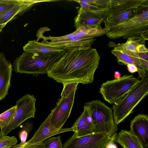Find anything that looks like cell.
Here are the masks:
<instances>
[{"label": "cell", "mask_w": 148, "mask_h": 148, "mask_svg": "<svg viewBox=\"0 0 148 148\" xmlns=\"http://www.w3.org/2000/svg\"><path fill=\"white\" fill-rule=\"evenodd\" d=\"M89 108L92 117L94 133H110L113 135L118 130L113 117L112 109L99 100L85 104Z\"/></svg>", "instance_id": "5"}, {"label": "cell", "mask_w": 148, "mask_h": 148, "mask_svg": "<svg viewBox=\"0 0 148 148\" xmlns=\"http://www.w3.org/2000/svg\"><path fill=\"white\" fill-rule=\"evenodd\" d=\"M148 7V0H110L106 9L107 17L129 10Z\"/></svg>", "instance_id": "14"}, {"label": "cell", "mask_w": 148, "mask_h": 148, "mask_svg": "<svg viewBox=\"0 0 148 148\" xmlns=\"http://www.w3.org/2000/svg\"><path fill=\"white\" fill-rule=\"evenodd\" d=\"M79 83L75 82H71L62 83L63 89L61 93V97L68 96L74 90L77 89Z\"/></svg>", "instance_id": "27"}, {"label": "cell", "mask_w": 148, "mask_h": 148, "mask_svg": "<svg viewBox=\"0 0 148 148\" xmlns=\"http://www.w3.org/2000/svg\"><path fill=\"white\" fill-rule=\"evenodd\" d=\"M146 40L141 37H132L127 38L126 42L122 44H116L114 42H110L108 46L126 53H137L136 47L140 44H144Z\"/></svg>", "instance_id": "22"}, {"label": "cell", "mask_w": 148, "mask_h": 148, "mask_svg": "<svg viewBox=\"0 0 148 148\" xmlns=\"http://www.w3.org/2000/svg\"><path fill=\"white\" fill-rule=\"evenodd\" d=\"M115 142L123 148H145L136 136L126 130H122L117 134Z\"/></svg>", "instance_id": "20"}, {"label": "cell", "mask_w": 148, "mask_h": 148, "mask_svg": "<svg viewBox=\"0 0 148 148\" xmlns=\"http://www.w3.org/2000/svg\"><path fill=\"white\" fill-rule=\"evenodd\" d=\"M100 59L95 49L68 51L47 73V76L60 83H91Z\"/></svg>", "instance_id": "1"}, {"label": "cell", "mask_w": 148, "mask_h": 148, "mask_svg": "<svg viewBox=\"0 0 148 148\" xmlns=\"http://www.w3.org/2000/svg\"><path fill=\"white\" fill-rule=\"evenodd\" d=\"M16 109L15 105L0 114V129L8 125Z\"/></svg>", "instance_id": "24"}, {"label": "cell", "mask_w": 148, "mask_h": 148, "mask_svg": "<svg viewBox=\"0 0 148 148\" xmlns=\"http://www.w3.org/2000/svg\"><path fill=\"white\" fill-rule=\"evenodd\" d=\"M17 141L15 136H9L0 132V148L12 147L16 145Z\"/></svg>", "instance_id": "26"}, {"label": "cell", "mask_w": 148, "mask_h": 148, "mask_svg": "<svg viewBox=\"0 0 148 148\" xmlns=\"http://www.w3.org/2000/svg\"><path fill=\"white\" fill-rule=\"evenodd\" d=\"M109 38L115 39L122 38L141 37L148 39V8H147L136 16L122 23L111 27L106 34Z\"/></svg>", "instance_id": "4"}, {"label": "cell", "mask_w": 148, "mask_h": 148, "mask_svg": "<svg viewBox=\"0 0 148 148\" xmlns=\"http://www.w3.org/2000/svg\"><path fill=\"white\" fill-rule=\"evenodd\" d=\"M111 52L119 64L126 65L131 64L135 65L138 69L139 78H142L147 73L141 64L140 59L137 53H126L115 49L111 50Z\"/></svg>", "instance_id": "18"}, {"label": "cell", "mask_w": 148, "mask_h": 148, "mask_svg": "<svg viewBox=\"0 0 148 148\" xmlns=\"http://www.w3.org/2000/svg\"><path fill=\"white\" fill-rule=\"evenodd\" d=\"M109 29L105 27L97 28L81 26L73 32L75 36H90L96 38L106 35Z\"/></svg>", "instance_id": "23"}, {"label": "cell", "mask_w": 148, "mask_h": 148, "mask_svg": "<svg viewBox=\"0 0 148 148\" xmlns=\"http://www.w3.org/2000/svg\"><path fill=\"white\" fill-rule=\"evenodd\" d=\"M38 35L39 38L43 39L42 42L66 52L74 49L84 50L90 49L96 40L95 38L90 36H75L68 38L66 35L59 37L50 36L46 37L39 33Z\"/></svg>", "instance_id": "8"}, {"label": "cell", "mask_w": 148, "mask_h": 148, "mask_svg": "<svg viewBox=\"0 0 148 148\" xmlns=\"http://www.w3.org/2000/svg\"><path fill=\"white\" fill-rule=\"evenodd\" d=\"M145 8H140L129 10L113 16L107 17L103 21L105 27L109 29L112 26L122 23L135 16L140 11Z\"/></svg>", "instance_id": "21"}, {"label": "cell", "mask_w": 148, "mask_h": 148, "mask_svg": "<svg viewBox=\"0 0 148 148\" xmlns=\"http://www.w3.org/2000/svg\"><path fill=\"white\" fill-rule=\"evenodd\" d=\"M44 148H63V145L59 135L57 137L48 138L42 143Z\"/></svg>", "instance_id": "25"}, {"label": "cell", "mask_w": 148, "mask_h": 148, "mask_svg": "<svg viewBox=\"0 0 148 148\" xmlns=\"http://www.w3.org/2000/svg\"><path fill=\"white\" fill-rule=\"evenodd\" d=\"M23 50L25 52L41 54H48L66 51L63 49L49 46L42 42H38L35 40L28 41L23 47Z\"/></svg>", "instance_id": "19"}, {"label": "cell", "mask_w": 148, "mask_h": 148, "mask_svg": "<svg viewBox=\"0 0 148 148\" xmlns=\"http://www.w3.org/2000/svg\"><path fill=\"white\" fill-rule=\"evenodd\" d=\"M105 148H118V147L117 145L114 142H112L108 144Z\"/></svg>", "instance_id": "32"}, {"label": "cell", "mask_w": 148, "mask_h": 148, "mask_svg": "<svg viewBox=\"0 0 148 148\" xmlns=\"http://www.w3.org/2000/svg\"><path fill=\"white\" fill-rule=\"evenodd\" d=\"M13 66L5 58L4 54L0 53V101L8 94Z\"/></svg>", "instance_id": "17"}, {"label": "cell", "mask_w": 148, "mask_h": 148, "mask_svg": "<svg viewBox=\"0 0 148 148\" xmlns=\"http://www.w3.org/2000/svg\"><path fill=\"white\" fill-rule=\"evenodd\" d=\"M74 90L68 96L61 97L51 110V120L52 124L57 128L60 129L68 119L74 103L76 90Z\"/></svg>", "instance_id": "10"}, {"label": "cell", "mask_w": 148, "mask_h": 148, "mask_svg": "<svg viewBox=\"0 0 148 148\" xmlns=\"http://www.w3.org/2000/svg\"><path fill=\"white\" fill-rule=\"evenodd\" d=\"M27 136V133L25 130L21 131L19 133V137L21 143L17 145H14L10 147L6 148H23L24 145L26 143V141Z\"/></svg>", "instance_id": "29"}, {"label": "cell", "mask_w": 148, "mask_h": 148, "mask_svg": "<svg viewBox=\"0 0 148 148\" xmlns=\"http://www.w3.org/2000/svg\"><path fill=\"white\" fill-rule=\"evenodd\" d=\"M121 74L120 72L117 71H115L114 73V79H117L120 78L121 77Z\"/></svg>", "instance_id": "33"}, {"label": "cell", "mask_w": 148, "mask_h": 148, "mask_svg": "<svg viewBox=\"0 0 148 148\" xmlns=\"http://www.w3.org/2000/svg\"><path fill=\"white\" fill-rule=\"evenodd\" d=\"M127 69L131 73H134L136 72H138V69L134 65L131 64H128L127 65Z\"/></svg>", "instance_id": "30"}, {"label": "cell", "mask_w": 148, "mask_h": 148, "mask_svg": "<svg viewBox=\"0 0 148 148\" xmlns=\"http://www.w3.org/2000/svg\"><path fill=\"white\" fill-rule=\"evenodd\" d=\"M56 1L52 0H18L11 8L0 14V32L10 21L30 9L40 2Z\"/></svg>", "instance_id": "13"}, {"label": "cell", "mask_w": 148, "mask_h": 148, "mask_svg": "<svg viewBox=\"0 0 148 148\" xmlns=\"http://www.w3.org/2000/svg\"><path fill=\"white\" fill-rule=\"evenodd\" d=\"M107 17L106 10L94 11L80 7L74 19L76 29L81 26L101 28V24Z\"/></svg>", "instance_id": "11"}, {"label": "cell", "mask_w": 148, "mask_h": 148, "mask_svg": "<svg viewBox=\"0 0 148 148\" xmlns=\"http://www.w3.org/2000/svg\"><path fill=\"white\" fill-rule=\"evenodd\" d=\"M36 99L33 95L27 94L16 102L14 113L8 125L1 129V132L7 135L26 120L34 118Z\"/></svg>", "instance_id": "7"}, {"label": "cell", "mask_w": 148, "mask_h": 148, "mask_svg": "<svg viewBox=\"0 0 148 148\" xmlns=\"http://www.w3.org/2000/svg\"><path fill=\"white\" fill-rule=\"evenodd\" d=\"M129 131L136 136L145 148L148 147V116L139 114L131 120Z\"/></svg>", "instance_id": "15"}, {"label": "cell", "mask_w": 148, "mask_h": 148, "mask_svg": "<svg viewBox=\"0 0 148 148\" xmlns=\"http://www.w3.org/2000/svg\"><path fill=\"white\" fill-rule=\"evenodd\" d=\"M83 113L72 127L75 137H81L94 134L90 112L88 106L84 104Z\"/></svg>", "instance_id": "16"}, {"label": "cell", "mask_w": 148, "mask_h": 148, "mask_svg": "<svg viewBox=\"0 0 148 148\" xmlns=\"http://www.w3.org/2000/svg\"><path fill=\"white\" fill-rule=\"evenodd\" d=\"M73 131L72 127L59 129L52 123L50 114L41 124L39 128L35 132L33 137L24 145V146L35 144H40L51 136L62 133Z\"/></svg>", "instance_id": "12"}, {"label": "cell", "mask_w": 148, "mask_h": 148, "mask_svg": "<svg viewBox=\"0 0 148 148\" xmlns=\"http://www.w3.org/2000/svg\"><path fill=\"white\" fill-rule=\"evenodd\" d=\"M18 0H0V14L12 7Z\"/></svg>", "instance_id": "28"}, {"label": "cell", "mask_w": 148, "mask_h": 148, "mask_svg": "<svg viewBox=\"0 0 148 148\" xmlns=\"http://www.w3.org/2000/svg\"><path fill=\"white\" fill-rule=\"evenodd\" d=\"M117 134L94 133L81 137L73 136L63 145V148H105L115 143Z\"/></svg>", "instance_id": "9"}, {"label": "cell", "mask_w": 148, "mask_h": 148, "mask_svg": "<svg viewBox=\"0 0 148 148\" xmlns=\"http://www.w3.org/2000/svg\"><path fill=\"white\" fill-rule=\"evenodd\" d=\"M66 53L64 51L41 54L24 52L14 60V69L16 73L31 74L36 76L40 74H47Z\"/></svg>", "instance_id": "2"}, {"label": "cell", "mask_w": 148, "mask_h": 148, "mask_svg": "<svg viewBox=\"0 0 148 148\" xmlns=\"http://www.w3.org/2000/svg\"><path fill=\"white\" fill-rule=\"evenodd\" d=\"M23 148H44L42 144H35L29 145L26 146H24Z\"/></svg>", "instance_id": "31"}, {"label": "cell", "mask_w": 148, "mask_h": 148, "mask_svg": "<svg viewBox=\"0 0 148 148\" xmlns=\"http://www.w3.org/2000/svg\"><path fill=\"white\" fill-rule=\"evenodd\" d=\"M148 93V73L121 100L112 106L114 121L118 125L132 113L134 108Z\"/></svg>", "instance_id": "3"}, {"label": "cell", "mask_w": 148, "mask_h": 148, "mask_svg": "<svg viewBox=\"0 0 148 148\" xmlns=\"http://www.w3.org/2000/svg\"><path fill=\"white\" fill-rule=\"evenodd\" d=\"M139 80L132 75H125L103 83L99 92L106 101L114 104L122 99Z\"/></svg>", "instance_id": "6"}]
</instances>
